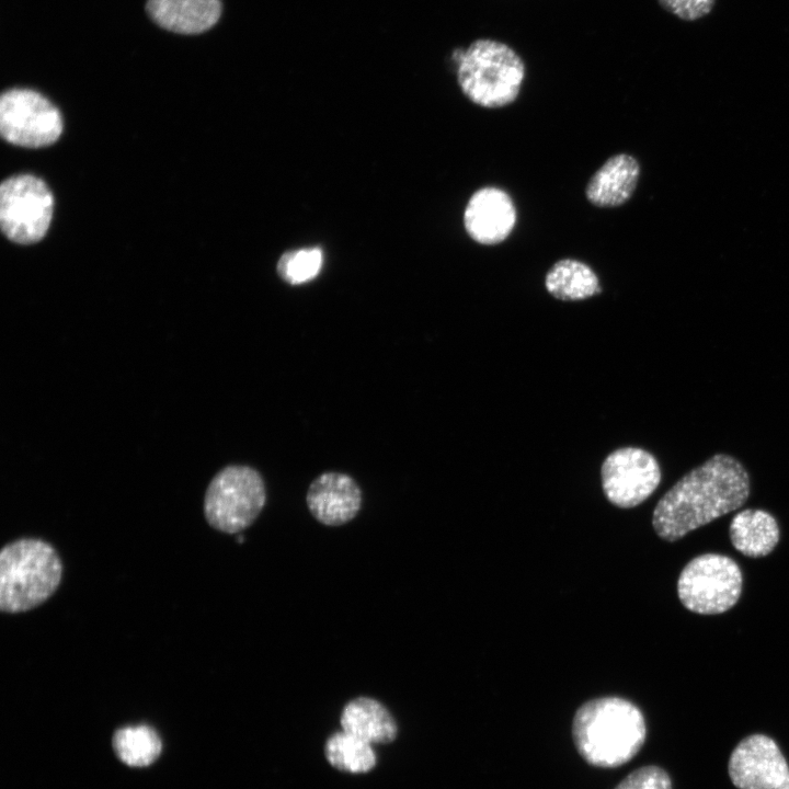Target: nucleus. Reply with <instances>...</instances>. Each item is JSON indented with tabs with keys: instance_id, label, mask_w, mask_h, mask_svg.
<instances>
[{
	"instance_id": "obj_1",
	"label": "nucleus",
	"mask_w": 789,
	"mask_h": 789,
	"mask_svg": "<svg viewBox=\"0 0 789 789\" xmlns=\"http://www.w3.org/2000/svg\"><path fill=\"white\" fill-rule=\"evenodd\" d=\"M750 495V478L735 458L717 454L683 476L658 502L652 525L667 541L709 524L742 506Z\"/></svg>"
},
{
	"instance_id": "obj_2",
	"label": "nucleus",
	"mask_w": 789,
	"mask_h": 789,
	"mask_svg": "<svg viewBox=\"0 0 789 789\" xmlns=\"http://www.w3.org/2000/svg\"><path fill=\"white\" fill-rule=\"evenodd\" d=\"M572 739L579 755L590 765L617 768L642 748L647 725L641 710L620 697H601L578 708Z\"/></svg>"
},
{
	"instance_id": "obj_3",
	"label": "nucleus",
	"mask_w": 789,
	"mask_h": 789,
	"mask_svg": "<svg viewBox=\"0 0 789 789\" xmlns=\"http://www.w3.org/2000/svg\"><path fill=\"white\" fill-rule=\"evenodd\" d=\"M62 576L61 560L48 542L21 538L0 551V608L22 613L47 601Z\"/></svg>"
},
{
	"instance_id": "obj_4",
	"label": "nucleus",
	"mask_w": 789,
	"mask_h": 789,
	"mask_svg": "<svg viewBox=\"0 0 789 789\" xmlns=\"http://www.w3.org/2000/svg\"><path fill=\"white\" fill-rule=\"evenodd\" d=\"M457 81L462 93L487 108L510 105L519 95L525 77L521 56L505 43L479 38L460 52Z\"/></svg>"
},
{
	"instance_id": "obj_5",
	"label": "nucleus",
	"mask_w": 789,
	"mask_h": 789,
	"mask_svg": "<svg viewBox=\"0 0 789 789\" xmlns=\"http://www.w3.org/2000/svg\"><path fill=\"white\" fill-rule=\"evenodd\" d=\"M266 502L261 473L245 465H229L210 480L204 496V515L215 529L237 534L249 527Z\"/></svg>"
},
{
	"instance_id": "obj_6",
	"label": "nucleus",
	"mask_w": 789,
	"mask_h": 789,
	"mask_svg": "<svg viewBox=\"0 0 789 789\" xmlns=\"http://www.w3.org/2000/svg\"><path fill=\"white\" fill-rule=\"evenodd\" d=\"M742 583V572L735 561L727 556L705 553L685 565L677 581V594L690 611L721 614L736 604Z\"/></svg>"
},
{
	"instance_id": "obj_7",
	"label": "nucleus",
	"mask_w": 789,
	"mask_h": 789,
	"mask_svg": "<svg viewBox=\"0 0 789 789\" xmlns=\"http://www.w3.org/2000/svg\"><path fill=\"white\" fill-rule=\"evenodd\" d=\"M53 205V195L41 179L31 174L7 179L0 186L2 232L21 244L39 241L49 227Z\"/></svg>"
},
{
	"instance_id": "obj_8",
	"label": "nucleus",
	"mask_w": 789,
	"mask_h": 789,
	"mask_svg": "<svg viewBox=\"0 0 789 789\" xmlns=\"http://www.w3.org/2000/svg\"><path fill=\"white\" fill-rule=\"evenodd\" d=\"M0 132L16 146L37 148L55 142L62 132L59 111L42 94L12 89L0 100Z\"/></svg>"
},
{
	"instance_id": "obj_9",
	"label": "nucleus",
	"mask_w": 789,
	"mask_h": 789,
	"mask_svg": "<svg viewBox=\"0 0 789 789\" xmlns=\"http://www.w3.org/2000/svg\"><path fill=\"white\" fill-rule=\"evenodd\" d=\"M601 478L607 500L618 507L630 508L655 491L661 480V470L649 451L638 447H622L605 458Z\"/></svg>"
},
{
	"instance_id": "obj_10",
	"label": "nucleus",
	"mask_w": 789,
	"mask_h": 789,
	"mask_svg": "<svg viewBox=\"0 0 789 789\" xmlns=\"http://www.w3.org/2000/svg\"><path fill=\"white\" fill-rule=\"evenodd\" d=\"M789 767L776 742L764 734L744 737L732 751L728 773L737 789H775Z\"/></svg>"
},
{
	"instance_id": "obj_11",
	"label": "nucleus",
	"mask_w": 789,
	"mask_h": 789,
	"mask_svg": "<svg viewBox=\"0 0 789 789\" xmlns=\"http://www.w3.org/2000/svg\"><path fill=\"white\" fill-rule=\"evenodd\" d=\"M517 211L508 193L495 186H484L469 198L464 211L467 235L482 245H495L512 233Z\"/></svg>"
},
{
	"instance_id": "obj_12",
	"label": "nucleus",
	"mask_w": 789,
	"mask_h": 789,
	"mask_svg": "<svg viewBox=\"0 0 789 789\" xmlns=\"http://www.w3.org/2000/svg\"><path fill=\"white\" fill-rule=\"evenodd\" d=\"M306 502L311 515L319 523L341 526L352 521L359 512L362 491L351 476L328 471L311 482Z\"/></svg>"
},
{
	"instance_id": "obj_13",
	"label": "nucleus",
	"mask_w": 789,
	"mask_h": 789,
	"mask_svg": "<svg viewBox=\"0 0 789 789\" xmlns=\"http://www.w3.org/2000/svg\"><path fill=\"white\" fill-rule=\"evenodd\" d=\"M640 173V164L633 156H611L587 182L586 199L601 208L621 206L633 195Z\"/></svg>"
},
{
	"instance_id": "obj_14",
	"label": "nucleus",
	"mask_w": 789,
	"mask_h": 789,
	"mask_svg": "<svg viewBox=\"0 0 789 789\" xmlns=\"http://www.w3.org/2000/svg\"><path fill=\"white\" fill-rule=\"evenodd\" d=\"M146 10L160 27L179 34H198L214 26L220 0H147Z\"/></svg>"
},
{
	"instance_id": "obj_15",
	"label": "nucleus",
	"mask_w": 789,
	"mask_h": 789,
	"mask_svg": "<svg viewBox=\"0 0 789 789\" xmlns=\"http://www.w3.org/2000/svg\"><path fill=\"white\" fill-rule=\"evenodd\" d=\"M342 730L368 743H390L397 735V723L378 700L357 697L348 701L341 714Z\"/></svg>"
},
{
	"instance_id": "obj_16",
	"label": "nucleus",
	"mask_w": 789,
	"mask_h": 789,
	"mask_svg": "<svg viewBox=\"0 0 789 789\" xmlns=\"http://www.w3.org/2000/svg\"><path fill=\"white\" fill-rule=\"evenodd\" d=\"M730 539L746 557L761 558L770 553L779 541L776 519L763 510H744L731 521Z\"/></svg>"
},
{
	"instance_id": "obj_17",
	"label": "nucleus",
	"mask_w": 789,
	"mask_h": 789,
	"mask_svg": "<svg viewBox=\"0 0 789 789\" xmlns=\"http://www.w3.org/2000/svg\"><path fill=\"white\" fill-rule=\"evenodd\" d=\"M545 287L552 297L563 301L583 300L602 291L596 273L574 259L557 261L545 276Z\"/></svg>"
},
{
	"instance_id": "obj_18",
	"label": "nucleus",
	"mask_w": 789,
	"mask_h": 789,
	"mask_svg": "<svg viewBox=\"0 0 789 789\" xmlns=\"http://www.w3.org/2000/svg\"><path fill=\"white\" fill-rule=\"evenodd\" d=\"M324 753L329 763L342 771L367 773L376 765L370 743L343 730L327 740Z\"/></svg>"
},
{
	"instance_id": "obj_19",
	"label": "nucleus",
	"mask_w": 789,
	"mask_h": 789,
	"mask_svg": "<svg viewBox=\"0 0 789 789\" xmlns=\"http://www.w3.org/2000/svg\"><path fill=\"white\" fill-rule=\"evenodd\" d=\"M116 755L127 765L142 767L156 761L161 752L157 732L148 725L118 729L113 736Z\"/></svg>"
},
{
	"instance_id": "obj_20",
	"label": "nucleus",
	"mask_w": 789,
	"mask_h": 789,
	"mask_svg": "<svg viewBox=\"0 0 789 789\" xmlns=\"http://www.w3.org/2000/svg\"><path fill=\"white\" fill-rule=\"evenodd\" d=\"M323 264L320 248H302L287 251L279 258L276 272L289 285H300L318 276Z\"/></svg>"
},
{
	"instance_id": "obj_21",
	"label": "nucleus",
	"mask_w": 789,
	"mask_h": 789,
	"mask_svg": "<svg viewBox=\"0 0 789 789\" xmlns=\"http://www.w3.org/2000/svg\"><path fill=\"white\" fill-rule=\"evenodd\" d=\"M614 789H672V781L663 768L647 765L628 774Z\"/></svg>"
},
{
	"instance_id": "obj_22",
	"label": "nucleus",
	"mask_w": 789,
	"mask_h": 789,
	"mask_svg": "<svg viewBox=\"0 0 789 789\" xmlns=\"http://www.w3.org/2000/svg\"><path fill=\"white\" fill-rule=\"evenodd\" d=\"M717 0H658L660 7L686 22L700 20L711 13Z\"/></svg>"
},
{
	"instance_id": "obj_23",
	"label": "nucleus",
	"mask_w": 789,
	"mask_h": 789,
	"mask_svg": "<svg viewBox=\"0 0 789 789\" xmlns=\"http://www.w3.org/2000/svg\"><path fill=\"white\" fill-rule=\"evenodd\" d=\"M775 789H789V771L785 779Z\"/></svg>"
}]
</instances>
